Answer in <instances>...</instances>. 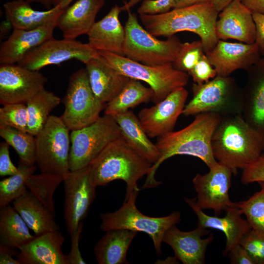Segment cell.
Segmentation results:
<instances>
[{
  "instance_id": "obj_5",
  "label": "cell",
  "mask_w": 264,
  "mask_h": 264,
  "mask_svg": "<svg viewBox=\"0 0 264 264\" xmlns=\"http://www.w3.org/2000/svg\"><path fill=\"white\" fill-rule=\"evenodd\" d=\"M192 90V98L182 111L186 116L205 112L221 117L242 114V88L230 76L217 75L203 84L194 83Z\"/></svg>"
},
{
  "instance_id": "obj_29",
  "label": "cell",
  "mask_w": 264,
  "mask_h": 264,
  "mask_svg": "<svg viewBox=\"0 0 264 264\" xmlns=\"http://www.w3.org/2000/svg\"><path fill=\"white\" fill-rule=\"evenodd\" d=\"M13 205L35 236L60 230L55 216L30 191L14 200Z\"/></svg>"
},
{
  "instance_id": "obj_30",
  "label": "cell",
  "mask_w": 264,
  "mask_h": 264,
  "mask_svg": "<svg viewBox=\"0 0 264 264\" xmlns=\"http://www.w3.org/2000/svg\"><path fill=\"white\" fill-rule=\"evenodd\" d=\"M137 232L127 229H112L97 242L93 251L99 264H129L128 248Z\"/></svg>"
},
{
  "instance_id": "obj_41",
  "label": "cell",
  "mask_w": 264,
  "mask_h": 264,
  "mask_svg": "<svg viewBox=\"0 0 264 264\" xmlns=\"http://www.w3.org/2000/svg\"><path fill=\"white\" fill-rule=\"evenodd\" d=\"M188 74L192 77L194 83L198 84L206 83L217 76L216 69L205 53Z\"/></svg>"
},
{
  "instance_id": "obj_51",
  "label": "cell",
  "mask_w": 264,
  "mask_h": 264,
  "mask_svg": "<svg viewBox=\"0 0 264 264\" xmlns=\"http://www.w3.org/2000/svg\"><path fill=\"white\" fill-rule=\"evenodd\" d=\"M242 0H211L217 10L220 12L228 4L234 1H240Z\"/></svg>"
},
{
  "instance_id": "obj_31",
  "label": "cell",
  "mask_w": 264,
  "mask_h": 264,
  "mask_svg": "<svg viewBox=\"0 0 264 264\" xmlns=\"http://www.w3.org/2000/svg\"><path fill=\"white\" fill-rule=\"evenodd\" d=\"M0 209V244L19 249L34 238L13 206L8 205Z\"/></svg>"
},
{
  "instance_id": "obj_20",
  "label": "cell",
  "mask_w": 264,
  "mask_h": 264,
  "mask_svg": "<svg viewBox=\"0 0 264 264\" xmlns=\"http://www.w3.org/2000/svg\"><path fill=\"white\" fill-rule=\"evenodd\" d=\"M253 13L242 1H234L219 14L216 23L218 40L234 39L241 43H255L256 26Z\"/></svg>"
},
{
  "instance_id": "obj_16",
  "label": "cell",
  "mask_w": 264,
  "mask_h": 264,
  "mask_svg": "<svg viewBox=\"0 0 264 264\" xmlns=\"http://www.w3.org/2000/svg\"><path fill=\"white\" fill-rule=\"evenodd\" d=\"M188 95L187 90L181 87L154 105L140 110L137 117L149 137L158 138L173 131Z\"/></svg>"
},
{
  "instance_id": "obj_8",
  "label": "cell",
  "mask_w": 264,
  "mask_h": 264,
  "mask_svg": "<svg viewBox=\"0 0 264 264\" xmlns=\"http://www.w3.org/2000/svg\"><path fill=\"white\" fill-rule=\"evenodd\" d=\"M139 192L133 191L116 211L101 214L100 228L105 232L112 229H127L144 232L152 238L156 254L159 256L165 233L180 221L181 214L178 211H174L168 216L151 217L142 214L136 206Z\"/></svg>"
},
{
  "instance_id": "obj_15",
  "label": "cell",
  "mask_w": 264,
  "mask_h": 264,
  "mask_svg": "<svg viewBox=\"0 0 264 264\" xmlns=\"http://www.w3.org/2000/svg\"><path fill=\"white\" fill-rule=\"evenodd\" d=\"M47 78L39 71L17 64H0V103L26 104L43 88Z\"/></svg>"
},
{
  "instance_id": "obj_11",
  "label": "cell",
  "mask_w": 264,
  "mask_h": 264,
  "mask_svg": "<svg viewBox=\"0 0 264 264\" xmlns=\"http://www.w3.org/2000/svg\"><path fill=\"white\" fill-rule=\"evenodd\" d=\"M63 103L64 111L60 117L70 131L94 122L104 107L91 89L86 68H79L70 76Z\"/></svg>"
},
{
  "instance_id": "obj_26",
  "label": "cell",
  "mask_w": 264,
  "mask_h": 264,
  "mask_svg": "<svg viewBox=\"0 0 264 264\" xmlns=\"http://www.w3.org/2000/svg\"><path fill=\"white\" fill-rule=\"evenodd\" d=\"M85 65L91 89L104 105L116 96L130 79L118 73L99 54Z\"/></svg>"
},
{
  "instance_id": "obj_9",
  "label": "cell",
  "mask_w": 264,
  "mask_h": 264,
  "mask_svg": "<svg viewBox=\"0 0 264 264\" xmlns=\"http://www.w3.org/2000/svg\"><path fill=\"white\" fill-rule=\"evenodd\" d=\"M69 131L60 117L51 115L35 136L36 163L41 172L64 177L69 173Z\"/></svg>"
},
{
  "instance_id": "obj_38",
  "label": "cell",
  "mask_w": 264,
  "mask_h": 264,
  "mask_svg": "<svg viewBox=\"0 0 264 264\" xmlns=\"http://www.w3.org/2000/svg\"><path fill=\"white\" fill-rule=\"evenodd\" d=\"M27 126L28 114L26 104H8L0 108V127H12L27 132Z\"/></svg>"
},
{
  "instance_id": "obj_54",
  "label": "cell",
  "mask_w": 264,
  "mask_h": 264,
  "mask_svg": "<svg viewBox=\"0 0 264 264\" xmlns=\"http://www.w3.org/2000/svg\"><path fill=\"white\" fill-rule=\"evenodd\" d=\"M73 0H51L53 6L61 5L64 8L68 7Z\"/></svg>"
},
{
  "instance_id": "obj_6",
  "label": "cell",
  "mask_w": 264,
  "mask_h": 264,
  "mask_svg": "<svg viewBox=\"0 0 264 264\" xmlns=\"http://www.w3.org/2000/svg\"><path fill=\"white\" fill-rule=\"evenodd\" d=\"M128 14L123 56L147 65L173 64L182 44L179 39L173 35L165 40H158L140 24L136 14L131 10Z\"/></svg>"
},
{
  "instance_id": "obj_35",
  "label": "cell",
  "mask_w": 264,
  "mask_h": 264,
  "mask_svg": "<svg viewBox=\"0 0 264 264\" xmlns=\"http://www.w3.org/2000/svg\"><path fill=\"white\" fill-rule=\"evenodd\" d=\"M19 172L0 181V207L3 208L27 191V179L36 169L35 165H29L20 160L18 162Z\"/></svg>"
},
{
  "instance_id": "obj_24",
  "label": "cell",
  "mask_w": 264,
  "mask_h": 264,
  "mask_svg": "<svg viewBox=\"0 0 264 264\" xmlns=\"http://www.w3.org/2000/svg\"><path fill=\"white\" fill-rule=\"evenodd\" d=\"M56 22L32 30L13 29L0 46V64H18L31 50L53 37Z\"/></svg>"
},
{
  "instance_id": "obj_32",
  "label": "cell",
  "mask_w": 264,
  "mask_h": 264,
  "mask_svg": "<svg viewBox=\"0 0 264 264\" xmlns=\"http://www.w3.org/2000/svg\"><path fill=\"white\" fill-rule=\"evenodd\" d=\"M154 95L151 88L144 86L140 81L130 79L119 93L107 104L104 113L112 116L124 112L152 101Z\"/></svg>"
},
{
  "instance_id": "obj_53",
  "label": "cell",
  "mask_w": 264,
  "mask_h": 264,
  "mask_svg": "<svg viewBox=\"0 0 264 264\" xmlns=\"http://www.w3.org/2000/svg\"><path fill=\"white\" fill-rule=\"evenodd\" d=\"M29 3L36 2L42 4L46 9L51 8L52 5L51 0H24Z\"/></svg>"
},
{
  "instance_id": "obj_45",
  "label": "cell",
  "mask_w": 264,
  "mask_h": 264,
  "mask_svg": "<svg viewBox=\"0 0 264 264\" xmlns=\"http://www.w3.org/2000/svg\"><path fill=\"white\" fill-rule=\"evenodd\" d=\"M83 224L80 225L76 232L70 235L71 248L69 253L67 255L68 264H86L82 256L79 248Z\"/></svg>"
},
{
  "instance_id": "obj_47",
  "label": "cell",
  "mask_w": 264,
  "mask_h": 264,
  "mask_svg": "<svg viewBox=\"0 0 264 264\" xmlns=\"http://www.w3.org/2000/svg\"><path fill=\"white\" fill-rule=\"evenodd\" d=\"M253 18L256 26V37L255 43L264 56V14L253 13Z\"/></svg>"
},
{
  "instance_id": "obj_28",
  "label": "cell",
  "mask_w": 264,
  "mask_h": 264,
  "mask_svg": "<svg viewBox=\"0 0 264 264\" xmlns=\"http://www.w3.org/2000/svg\"><path fill=\"white\" fill-rule=\"evenodd\" d=\"M111 116L119 128L121 136L128 144L153 165L155 164L159 159L160 153L133 111L129 110Z\"/></svg>"
},
{
  "instance_id": "obj_25",
  "label": "cell",
  "mask_w": 264,
  "mask_h": 264,
  "mask_svg": "<svg viewBox=\"0 0 264 264\" xmlns=\"http://www.w3.org/2000/svg\"><path fill=\"white\" fill-rule=\"evenodd\" d=\"M121 6L115 5L101 20L96 22L88 33V43L97 51L123 56L125 28L119 20Z\"/></svg>"
},
{
  "instance_id": "obj_2",
  "label": "cell",
  "mask_w": 264,
  "mask_h": 264,
  "mask_svg": "<svg viewBox=\"0 0 264 264\" xmlns=\"http://www.w3.org/2000/svg\"><path fill=\"white\" fill-rule=\"evenodd\" d=\"M216 160L236 175L264 151V133L253 128L242 114L221 117L212 138Z\"/></svg>"
},
{
  "instance_id": "obj_21",
  "label": "cell",
  "mask_w": 264,
  "mask_h": 264,
  "mask_svg": "<svg viewBox=\"0 0 264 264\" xmlns=\"http://www.w3.org/2000/svg\"><path fill=\"white\" fill-rule=\"evenodd\" d=\"M65 239L59 231L35 236L19 248L16 255L20 264H68L62 247Z\"/></svg>"
},
{
  "instance_id": "obj_3",
  "label": "cell",
  "mask_w": 264,
  "mask_h": 264,
  "mask_svg": "<svg viewBox=\"0 0 264 264\" xmlns=\"http://www.w3.org/2000/svg\"><path fill=\"white\" fill-rule=\"evenodd\" d=\"M219 12L211 1L198 3L158 15H141L144 28L152 35L168 37L177 32L189 31L200 38L205 53L219 40L215 30Z\"/></svg>"
},
{
  "instance_id": "obj_10",
  "label": "cell",
  "mask_w": 264,
  "mask_h": 264,
  "mask_svg": "<svg viewBox=\"0 0 264 264\" xmlns=\"http://www.w3.org/2000/svg\"><path fill=\"white\" fill-rule=\"evenodd\" d=\"M71 131L70 171L88 166L110 142L121 136L116 122L106 114L87 126Z\"/></svg>"
},
{
  "instance_id": "obj_44",
  "label": "cell",
  "mask_w": 264,
  "mask_h": 264,
  "mask_svg": "<svg viewBox=\"0 0 264 264\" xmlns=\"http://www.w3.org/2000/svg\"><path fill=\"white\" fill-rule=\"evenodd\" d=\"M9 145L2 142L0 144V176H10L19 172L18 167L12 163L9 154Z\"/></svg>"
},
{
  "instance_id": "obj_1",
  "label": "cell",
  "mask_w": 264,
  "mask_h": 264,
  "mask_svg": "<svg viewBox=\"0 0 264 264\" xmlns=\"http://www.w3.org/2000/svg\"><path fill=\"white\" fill-rule=\"evenodd\" d=\"M221 116L205 112L196 115L186 127L157 138L155 143L160 153L158 160L153 165L142 188H154L161 182L155 179L157 169L164 161L177 155H188L201 159L209 168L218 161L214 156L212 138Z\"/></svg>"
},
{
  "instance_id": "obj_12",
  "label": "cell",
  "mask_w": 264,
  "mask_h": 264,
  "mask_svg": "<svg viewBox=\"0 0 264 264\" xmlns=\"http://www.w3.org/2000/svg\"><path fill=\"white\" fill-rule=\"evenodd\" d=\"M64 218L70 236L77 231L96 198L89 166L70 171L64 177Z\"/></svg>"
},
{
  "instance_id": "obj_49",
  "label": "cell",
  "mask_w": 264,
  "mask_h": 264,
  "mask_svg": "<svg viewBox=\"0 0 264 264\" xmlns=\"http://www.w3.org/2000/svg\"><path fill=\"white\" fill-rule=\"evenodd\" d=\"M241 1L252 13L264 14V0H242Z\"/></svg>"
},
{
  "instance_id": "obj_39",
  "label": "cell",
  "mask_w": 264,
  "mask_h": 264,
  "mask_svg": "<svg viewBox=\"0 0 264 264\" xmlns=\"http://www.w3.org/2000/svg\"><path fill=\"white\" fill-rule=\"evenodd\" d=\"M205 53L201 40L182 43L174 67L181 71L188 73Z\"/></svg>"
},
{
  "instance_id": "obj_50",
  "label": "cell",
  "mask_w": 264,
  "mask_h": 264,
  "mask_svg": "<svg viewBox=\"0 0 264 264\" xmlns=\"http://www.w3.org/2000/svg\"><path fill=\"white\" fill-rule=\"evenodd\" d=\"M209 1H211V0H175V4L174 9L181 8Z\"/></svg>"
},
{
  "instance_id": "obj_40",
  "label": "cell",
  "mask_w": 264,
  "mask_h": 264,
  "mask_svg": "<svg viewBox=\"0 0 264 264\" xmlns=\"http://www.w3.org/2000/svg\"><path fill=\"white\" fill-rule=\"evenodd\" d=\"M254 264H264V233L251 229L241 238L240 243Z\"/></svg>"
},
{
  "instance_id": "obj_19",
  "label": "cell",
  "mask_w": 264,
  "mask_h": 264,
  "mask_svg": "<svg viewBox=\"0 0 264 264\" xmlns=\"http://www.w3.org/2000/svg\"><path fill=\"white\" fill-rule=\"evenodd\" d=\"M184 199L197 215L198 226L217 229L224 233L226 237V245L223 255H227L232 248L239 244L242 237L252 229L248 221L242 218V214L235 202L225 210V216L220 218L205 214L197 205L196 198H185Z\"/></svg>"
},
{
  "instance_id": "obj_22",
  "label": "cell",
  "mask_w": 264,
  "mask_h": 264,
  "mask_svg": "<svg viewBox=\"0 0 264 264\" xmlns=\"http://www.w3.org/2000/svg\"><path fill=\"white\" fill-rule=\"evenodd\" d=\"M247 72L242 88V116L253 128L264 133V56Z\"/></svg>"
},
{
  "instance_id": "obj_46",
  "label": "cell",
  "mask_w": 264,
  "mask_h": 264,
  "mask_svg": "<svg viewBox=\"0 0 264 264\" xmlns=\"http://www.w3.org/2000/svg\"><path fill=\"white\" fill-rule=\"evenodd\" d=\"M227 255L230 263L232 264H254L247 252L240 243L232 248Z\"/></svg>"
},
{
  "instance_id": "obj_14",
  "label": "cell",
  "mask_w": 264,
  "mask_h": 264,
  "mask_svg": "<svg viewBox=\"0 0 264 264\" xmlns=\"http://www.w3.org/2000/svg\"><path fill=\"white\" fill-rule=\"evenodd\" d=\"M233 172L225 165L218 162L204 175L197 174L192 183L197 193L196 204L202 210L212 209L216 216L220 215L233 204L229 190Z\"/></svg>"
},
{
  "instance_id": "obj_13",
  "label": "cell",
  "mask_w": 264,
  "mask_h": 264,
  "mask_svg": "<svg viewBox=\"0 0 264 264\" xmlns=\"http://www.w3.org/2000/svg\"><path fill=\"white\" fill-rule=\"evenodd\" d=\"M98 55V51L88 43L52 37L29 51L17 64L30 70L39 71L46 66L58 65L71 59L85 64Z\"/></svg>"
},
{
  "instance_id": "obj_23",
  "label": "cell",
  "mask_w": 264,
  "mask_h": 264,
  "mask_svg": "<svg viewBox=\"0 0 264 264\" xmlns=\"http://www.w3.org/2000/svg\"><path fill=\"white\" fill-rule=\"evenodd\" d=\"M105 2V0H78L66 8L56 22V27L61 31L63 38L76 39L80 36L87 35Z\"/></svg>"
},
{
  "instance_id": "obj_18",
  "label": "cell",
  "mask_w": 264,
  "mask_h": 264,
  "mask_svg": "<svg viewBox=\"0 0 264 264\" xmlns=\"http://www.w3.org/2000/svg\"><path fill=\"white\" fill-rule=\"evenodd\" d=\"M207 228L198 226L190 231H183L174 225L165 233L162 242L173 249L175 257L184 264H204L208 246L213 242V234Z\"/></svg>"
},
{
  "instance_id": "obj_33",
  "label": "cell",
  "mask_w": 264,
  "mask_h": 264,
  "mask_svg": "<svg viewBox=\"0 0 264 264\" xmlns=\"http://www.w3.org/2000/svg\"><path fill=\"white\" fill-rule=\"evenodd\" d=\"M60 101L58 96L44 88L29 99L26 103L28 114L27 132L35 136L43 129L50 112Z\"/></svg>"
},
{
  "instance_id": "obj_34",
  "label": "cell",
  "mask_w": 264,
  "mask_h": 264,
  "mask_svg": "<svg viewBox=\"0 0 264 264\" xmlns=\"http://www.w3.org/2000/svg\"><path fill=\"white\" fill-rule=\"evenodd\" d=\"M64 179V177L59 175L41 172L31 175L25 184L29 191L56 216L54 194Z\"/></svg>"
},
{
  "instance_id": "obj_43",
  "label": "cell",
  "mask_w": 264,
  "mask_h": 264,
  "mask_svg": "<svg viewBox=\"0 0 264 264\" xmlns=\"http://www.w3.org/2000/svg\"><path fill=\"white\" fill-rule=\"evenodd\" d=\"M175 4V0H143L137 11L139 15H158L174 9Z\"/></svg>"
},
{
  "instance_id": "obj_42",
  "label": "cell",
  "mask_w": 264,
  "mask_h": 264,
  "mask_svg": "<svg viewBox=\"0 0 264 264\" xmlns=\"http://www.w3.org/2000/svg\"><path fill=\"white\" fill-rule=\"evenodd\" d=\"M241 180L244 185L264 182V153L242 170Z\"/></svg>"
},
{
  "instance_id": "obj_37",
  "label": "cell",
  "mask_w": 264,
  "mask_h": 264,
  "mask_svg": "<svg viewBox=\"0 0 264 264\" xmlns=\"http://www.w3.org/2000/svg\"><path fill=\"white\" fill-rule=\"evenodd\" d=\"M258 183L261 186L259 191L247 200L235 203L252 228L264 233V182Z\"/></svg>"
},
{
  "instance_id": "obj_52",
  "label": "cell",
  "mask_w": 264,
  "mask_h": 264,
  "mask_svg": "<svg viewBox=\"0 0 264 264\" xmlns=\"http://www.w3.org/2000/svg\"><path fill=\"white\" fill-rule=\"evenodd\" d=\"M142 0H129L128 2H125L124 5L121 6L122 11H127L130 10L135 4Z\"/></svg>"
},
{
  "instance_id": "obj_4",
  "label": "cell",
  "mask_w": 264,
  "mask_h": 264,
  "mask_svg": "<svg viewBox=\"0 0 264 264\" xmlns=\"http://www.w3.org/2000/svg\"><path fill=\"white\" fill-rule=\"evenodd\" d=\"M153 165L121 136L110 142L88 166L96 187L105 186L114 180L124 181L126 199L133 191H140L137 182L150 173Z\"/></svg>"
},
{
  "instance_id": "obj_17",
  "label": "cell",
  "mask_w": 264,
  "mask_h": 264,
  "mask_svg": "<svg viewBox=\"0 0 264 264\" xmlns=\"http://www.w3.org/2000/svg\"><path fill=\"white\" fill-rule=\"evenodd\" d=\"M217 75L229 76L238 69L248 70L262 57L256 43H231L219 40L216 45L205 53Z\"/></svg>"
},
{
  "instance_id": "obj_7",
  "label": "cell",
  "mask_w": 264,
  "mask_h": 264,
  "mask_svg": "<svg viewBox=\"0 0 264 264\" xmlns=\"http://www.w3.org/2000/svg\"><path fill=\"white\" fill-rule=\"evenodd\" d=\"M98 52L118 73L130 79L146 83L154 92L152 101L154 104L163 100L175 90L184 87L188 84L189 74L177 70L172 64L147 65L112 52Z\"/></svg>"
},
{
  "instance_id": "obj_36",
  "label": "cell",
  "mask_w": 264,
  "mask_h": 264,
  "mask_svg": "<svg viewBox=\"0 0 264 264\" xmlns=\"http://www.w3.org/2000/svg\"><path fill=\"white\" fill-rule=\"evenodd\" d=\"M0 136L15 150L20 160L29 165H35V136L9 127H0Z\"/></svg>"
},
{
  "instance_id": "obj_27",
  "label": "cell",
  "mask_w": 264,
  "mask_h": 264,
  "mask_svg": "<svg viewBox=\"0 0 264 264\" xmlns=\"http://www.w3.org/2000/svg\"><path fill=\"white\" fill-rule=\"evenodd\" d=\"M5 18L13 29L32 30L56 22L65 10L61 5L44 11L33 9L24 0H12L3 5Z\"/></svg>"
},
{
  "instance_id": "obj_48",
  "label": "cell",
  "mask_w": 264,
  "mask_h": 264,
  "mask_svg": "<svg viewBox=\"0 0 264 264\" xmlns=\"http://www.w3.org/2000/svg\"><path fill=\"white\" fill-rule=\"evenodd\" d=\"M12 248L0 244V264H20L17 259L13 257L16 253Z\"/></svg>"
}]
</instances>
